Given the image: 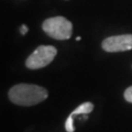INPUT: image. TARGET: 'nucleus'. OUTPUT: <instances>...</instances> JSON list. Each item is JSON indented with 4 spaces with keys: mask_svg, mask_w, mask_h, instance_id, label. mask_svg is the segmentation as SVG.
I'll return each mask as SVG.
<instances>
[{
    "mask_svg": "<svg viewBox=\"0 0 132 132\" xmlns=\"http://www.w3.org/2000/svg\"><path fill=\"white\" fill-rule=\"evenodd\" d=\"M8 96L11 102L19 106H34L44 101L48 93L42 86L32 84H18L11 87Z\"/></svg>",
    "mask_w": 132,
    "mask_h": 132,
    "instance_id": "nucleus-1",
    "label": "nucleus"
},
{
    "mask_svg": "<svg viewBox=\"0 0 132 132\" xmlns=\"http://www.w3.org/2000/svg\"><path fill=\"white\" fill-rule=\"evenodd\" d=\"M43 31L55 40H68L73 33V24L64 16H53L42 24Z\"/></svg>",
    "mask_w": 132,
    "mask_h": 132,
    "instance_id": "nucleus-2",
    "label": "nucleus"
},
{
    "mask_svg": "<svg viewBox=\"0 0 132 132\" xmlns=\"http://www.w3.org/2000/svg\"><path fill=\"white\" fill-rule=\"evenodd\" d=\"M57 54V50L52 45H40L27 59L26 65L30 69H39L52 63Z\"/></svg>",
    "mask_w": 132,
    "mask_h": 132,
    "instance_id": "nucleus-3",
    "label": "nucleus"
},
{
    "mask_svg": "<svg viewBox=\"0 0 132 132\" xmlns=\"http://www.w3.org/2000/svg\"><path fill=\"white\" fill-rule=\"evenodd\" d=\"M102 48L106 52H125L132 50V34L113 35L105 39L101 44Z\"/></svg>",
    "mask_w": 132,
    "mask_h": 132,
    "instance_id": "nucleus-4",
    "label": "nucleus"
},
{
    "mask_svg": "<svg viewBox=\"0 0 132 132\" xmlns=\"http://www.w3.org/2000/svg\"><path fill=\"white\" fill-rule=\"evenodd\" d=\"M93 109H94V105H93V102H89V101H86V102H84V104L78 106L77 108L68 116L67 120L65 121V129H66V131L67 132H74L75 131V127H74V121H73L74 116L88 114L89 112H92Z\"/></svg>",
    "mask_w": 132,
    "mask_h": 132,
    "instance_id": "nucleus-5",
    "label": "nucleus"
},
{
    "mask_svg": "<svg viewBox=\"0 0 132 132\" xmlns=\"http://www.w3.org/2000/svg\"><path fill=\"white\" fill-rule=\"evenodd\" d=\"M125 99L128 102H132V86L126 89L125 92Z\"/></svg>",
    "mask_w": 132,
    "mask_h": 132,
    "instance_id": "nucleus-6",
    "label": "nucleus"
},
{
    "mask_svg": "<svg viewBox=\"0 0 132 132\" xmlns=\"http://www.w3.org/2000/svg\"><path fill=\"white\" fill-rule=\"evenodd\" d=\"M28 30H29L28 27H27V26H24V24H23L21 28H20V32H21V34H23V35H24V34H27Z\"/></svg>",
    "mask_w": 132,
    "mask_h": 132,
    "instance_id": "nucleus-7",
    "label": "nucleus"
},
{
    "mask_svg": "<svg viewBox=\"0 0 132 132\" xmlns=\"http://www.w3.org/2000/svg\"><path fill=\"white\" fill-rule=\"evenodd\" d=\"M76 41H80V36H77V38H76Z\"/></svg>",
    "mask_w": 132,
    "mask_h": 132,
    "instance_id": "nucleus-8",
    "label": "nucleus"
}]
</instances>
